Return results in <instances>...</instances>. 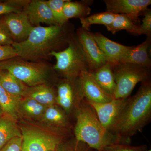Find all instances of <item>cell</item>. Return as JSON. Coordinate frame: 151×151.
Instances as JSON below:
<instances>
[{"label": "cell", "instance_id": "1", "mask_svg": "<svg viewBox=\"0 0 151 151\" xmlns=\"http://www.w3.org/2000/svg\"><path fill=\"white\" fill-rule=\"evenodd\" d=\"M151 119V79L141 83L136 94L128 103L110 132L121 144L129 145L131 138L141 132Z\"/></svg>", "mask_w": 151, "mask_h": 151}, {"label": "cell", "instance_id": "2", "mask_svg": "<svg viewBox=\"0 0 151 151\" xmlns=\"http://www.w3.org/2000/svg\"><path fill=\"white\" fill-rule=\"evenodd\" d=\"M65 25L34 27L26 39L14 42L12 46L18 57L25 60L38 61L46 58L52 52L58 51L68 44L71 35L64 27Z\"/></svg>", "mask_w": 151, "mask_h": 151}, {"label": "cell", "instance_id": "3", "mask_svg": "<svg viewBox=\"0 0 151 151\" xmlns=\"http://www.w3.org/2000/svg\"><path fill=\"white\" fill-rule=\"evenodd\" d=\"M75 138L86 143L92 150L103 151L107 146L121 144L118 138L105 129L93 108L84 99L75 113Z\"/></svg>", "mask_w": 151, "mask_h": 151}, {"label": "cell", "instance_id": "4", "mask_svg": "<svg viewBox=\"0 0 151 151\" xmlns=\"http://www.w3.org/2000/svg\"><path fill=\"white\" fill-rule=\"evenodd\" d=\"M50 56L56 59L55 70L66 79L77 78L83 71H89L87 60L76 36L70 35L67 47L62 51L52 52Z\"/></svg>", "mask_w": 151, "mask_h": 151}, {"label": "cell", "instance_id": "5", "mask_svg": "<svg viewBox=\"0 0 151 151\" xmlns=\"http://www.w3.org/2000/svg\"><path fill=\"white\" fill-rule=\"evenodd\" d=\"M116 89L113 99H125L130 97L139 82L150 79V68L129 63H119L112 66Z\"/></svg>", "mask_w": 151, "mask_h": 151}, {"label": "cell", "instance_id": "6", "mask_svg": "<svg viewBox=\"0 0 151 151\" xmlns=\"http://www.w3.org/2000/svg\"><path fill=\"white\" fill-rule=\"evenodd\" d=\"M0 70L8 71L29 87L45 84L47 77L45 64L29 62L19 57L0 62Z\"/></svg>", "mask_w": 151, "mask_h": 151}, {"label": "cell", "instance_id": "7", "mask_svg": "<svg viewBox=\"0 0 151 151\" xmlns=\"http://www.w3.org/2000/svg\"><path fill=\"white\" fill-rule=\"evenodd\" d=\"M22 151H56L64 134H48L38 129L22 128Z\"/></svg>", "mask_w": 151, "mask_h": 151}, {"label": "cell", "instance_id": "8", "mask_svg": "<svg viewBox=\"0 0 151 151\" xmlns=\"http://www.w3.org/2000/svg\"><path fill=\"white\" fill-rule=\"evenodd\" d=\"M57 87L56 104L60 106L67 115L74 110L76 113L84 99L79 76L73 79L65 78Z\"/></svg>", "mask_w": 151, "mask_h": 151}, {"label": "cell", "instance_id": "9", "mask_svg": "<svg viewBox=\"0 0 151 151\" xmlns=\"http://www.w3.org/2000/svg\"><path fill=\"white\" fill-rule=\"evenodd\" d=\"M76 37L87 60L89 72H93L108 62L94 39L93 33L81 27Z\"/></svg>", "mask_w": 151, "mask_h": 151}, {"label": "cell", "instance_id": "10", "mask_svg": "<svg viewBox=\"0 0 151 151\" xmlns=\"http://www.w3.org/2000/svg\"><path fill=\"white\" fill-rule=\"evenodd\" d=\"M129 97L125 99H113L103 103H93L85 100L93 108L103 127L110 132L128 103Z\"/></svg>", "mask_w": 151, "mask_h": 151}, {"label": "cell", "instance_id": "11", "mask_svg": "<svg viewBox=\"0 0 151 151\" xmlns=\"http://www.w3.org/2000/svg\"><path fill=\"white\" fill-rule=\"evenodd\" d=\"M3 21L13 40L17 42L26 39L34 27L30 22L24 10L5 15Z\"/></svg>", "mask_w": 151, "mask_h": 151}, {"label": "cell", "instance_id": "12", "mask_svg": "<svg viewBox=\"0 0 151 151\" xmlns=\"http://www.w3.org/2000/svg\"><path fill=\"white\" fill-rule=\"evenodd\" d=\"M106 11L115 14L127 15L139 18L141 13L150 5L151 0H104Z\"/></svg>", "mask_w": 151, "mask_h": 151}, {"label": "cell", "instance_id": "13", "mask_svg": "<svg viewBox=\"0 0 151 151\" xmlns=\"http://www.w3.org/2000/svg\"><path fill=\"white\" fill-rule=\"evenodd\" d=\"M84 99L90 102L98 103H107L113 97L106 93L97 84L90 72L85 70L79 76Z\"/></svg>", "mask_w": 151, "mask_h": 151}, {"label": "cell", "instance_id": "14", "mask_svg": "<svg viewBox=\"0 0 151 151\" xmlns=\"http://www.w3.org/2000/svg\"><path fill=\"white\" fill-rule=\"evenodd\" d=\"M97 45L112 66L119 64L123 55L132 46H126L111 40L100 32L94 33Z\"/></svg>", "mask_w": 151, "mask_h": 151}, {"label": "cell", "instance_id": "15", "mask_svg": "<svg viewBox=\"0 0 151 151\" xmlns=\"http://www.w3.org/2000/svg\"><path fill=\"white\" fill-rule=\"evenodd\" d=\"M24 12L32 25L45 23L50 26L58 25L46 1H30Z\"/></svg>", "mask_w": 151, "mask_h": 151}, {"label": "cell", "instance_id": "16", "mask_svg": "<svg viewBox=\"0 0 151 151\" xmlns=\"http://www.w3.org/2000/svg\"><path fill=\"white\" fill-rule=\"evenodd\" d=\"M151 43V37H147L144 42L128 50L120 60L119 63H129L150 68L151 60L148 49Z\"/></svg>", "mask_w": 151, "mask_h": 151}, {"label": "cell", "instance_id": "17", "mask_svg": "<svg viewBox=\"0 0 151 151\" xmlns=\"http://www.w3.org/2000/svg\"><path fill=\"white\" fill-rule=\"evenodd\" d=\"M56 96L53 89L45 84L32 87L28 86L24 98L33 99L48 107L56 104Z\"/></svg>", "mask_w": 151, "mask_h": 151}, {"label": "cell", "instance_id": "18", "mask_svg": "<svg viewBox=\"0 0 151 151\" xmlns=\"http://www.w3.org/2000/svg\"><path fill=\"white\" fill-rule=\"evenodd\" d=\"M90 73L101 88L113 97L116 85L111 64L107 62L102 67Z\"/></svg>", "mask_w": 151, "mask_h": 151}, {"label": "cell", "instance_id": "19", "mask_svg": "<svg viewBox=\"0 0 151 151\" xmlns=\"http://www.w3.org/2000/svg\"><path fill=\"white\" fill-rule=\"evenodd\" d=\"M138 19L139 18L127 15L116 14L113 22L106 28L108 31L113 34L122 30H125L132 34L141 35L142 34L140 28V25L138 24L137 22Z\"/></svg>", "mask_w": 151, "mask_h": 151}, {"label": "cell", "instance_id": "20", "mask_svg": "<svg viewBox=\"0 0 151 151\" xmlns=\"http://www.w3.org/2000/svg\"><path fill=\"white\" fill-rule=\"evenodd\" d=\"M0 84L7 92L15 97L22 99L28 86L11 73L0 70Z\"/></svg>", "mask_w": 151, "mask_h": 151}, {"label": "cell", "instance_id": "21", "mask_svg": "<svg viewBox=\"0 0 151 151\" xmlns=\"http://www.w3.org/2000/svg\"><path fill=\"white\" fill-rule=\"evenodd\" d=\"M17 137H22V135L15 120L6 115L0 117V150L8 142Z\"/></svg>", "mask_w": 151, "mask_h": 151}, {"label": "cell", "instance_id": "22", "mask_svg": "<svg viewBox=\"0 0 151 151\" xmlns=\"http://www.w3.org/2000/svg\"><path fill=\"white\" fill-rule=\"evenodd\" d=\"M92 1H66L63 6V14L66 20L73 18H84L89 16Z\"/></svg>", "mask_w": 151, "mask_h": 151}, {"label": "cell", "instance_id": "23", "mask_svg": "<svg viewBox=\"0 0 151 151\" xmlns=\"http://www.w3.org/2000/svg\"><path fill=\"white\" fill-rule=\"evenodd\" d=\"M21 98L15 97L7 92L0 84V105L4 115L16 120L19 116Z\"/></svg>", "mask_w": 151, "mask_h": 151}, {"label": "cell", "instance_id": "24", "mask_svg": "<svg viewBox=\"0 0 151 151\" xmlns=\"http://www.w3.org/2000/svg\"><path fill=\"white\" fill-rule=\"evenodd\" d=\"M66 113L55 105L47 107L42 116L45 122L58 129H65L69 127Z\"/></svg>", "mask_w": 151, "mask_h": 151}, {"label": "cell", "instance_id": "25", "mask_svg": "<svg viewBox=\"0 0 151 151\" xmlns=\"http://www.w3.org/2000/svg\"><path fill=\"white\" fill-rule=\"evenodd\" d=\"M116 15L106 11L80 19L81 27L90 31V27L93 24L103 25L107 27L113 22Z\"/></svg>", "mask_w": 151, "mask_h": 151}, {"label": "cell", "instance_id": "26", "mask_svg": "<svg viewBox=\"0 0 151 151\" xmlns=\"http://www.w3.org/2000/svg\"><path fill=\"white\" fill-rule=\"evenodd\" d=\"M47 107L32 99L24 98L21 100L19 110L27 116L34 118L42 117Z\"/></svg>", "mask_w": 151, "mask_h": 151}, {"label": "cell", "instance_id": "27", "mask_svg": "<svg viewBox=\"0 0 151 151\" xmlns=\"http://www.w3.org/2000/svg\"><path fill=\"white\" fill-rule=\"evenodd\" d=\"M29 1L27 0H10L0 2V16L23 12Z\"/></svg>", "mask_w": 151, "mask_h": 151}, {"label": "cell", "instance_id": "28", "mask_svg": "<svg viewBox=\"0 0 151 151\" xmlns=\"http://www.w3.org/2000/svg\"><path fill=\"white\" fill-rule=\"evenodd\" d=\"M65 1V0H49L46 1L56 22L60 26L64 25L67 22L63 14V6Z\"/></svg>", "mask_w": 151, "mask_h": 151}, {"label": "cell", "instance_id": "29", "mask_svg": "<svg viewBox=\"0 0 151 151\" xmlns=\"http://www.w3.org/2000/svg\"><path fill=\"white\" fill-rule=\"evenodd\" d=\"M92 150L86 143L77 140L75 138L73 142H62L58 147L56 151H92Z\"/></svg>", "mask_w": 151, "mask_h": 151}, {"label": "cell", "instance_id": "30", "mask_svg": "<svg viewBox=\"0 0 151 151\" xmlns=\"http://www.w3.org/2000/svg\"><path fill=\"white\" fill-rule=\"evenodd\" d=\"M103 151H149L146 145L132 146L124 144H114L106 147Z\"/></svg>", "mask_w": 151, "mask_h": 151}, {"label": "cell", "instance_id": "31", "mask_svg": "<svg viewBox=\"0 0 151 151\" xmlns=\"http://www.w3.org/2000/svg\"><path fill=\"white\" fill-rule=\"evenodd\" d=\"M14 42L3 19H0V45H12Z\"/></svg>", "mask_w": 151, "mask_h": 151}, {"label": "cell", "instance_id": "32", "mask_svg": "<svg viewBox=\"0 0 151 151\" xmlns=\"http://www.w3.org/2000/svg\"><path fill=\"white\" fill-rule=\"evenodd\" d=\"M142 23L140 25L142 35H147V37H151V11L147 9L145 11Z\"/></svg>", "mask_w": 151, "mask_h": 151}, {"label": "cell", "instance_id": "33", "mask_svg": "<svg viewBox=\"0 0 151 151\" xmlns=\"http://www.w3.org/2000/svg\"><path fill=\"white\" fill-rule=\"evenodd\" d=\"M18 57L12 45H0V62Z\"/></svg>", "mask_w": 151, "mask_h": 151}, {"label": "cell", "instance_id": "34", "mask_svg": "<svg viewBox=\"0 0 151 151\" xmlns=\"http://www.w3.org/2000/svg\"><path fill=\"white\" fill-rule=\"evenodd\" d=\"M22 137L14 138L8 142L0 151H22Z\"/></svg>", "mask_w": 151, "mask_h": 151}, {"label": "cell", "instance_id": "35", "mask_svg": "<svg viewBox=\"0 0 151 151\" xmlns=\"http://www.w3.org/2000/svg\"><path fill=\"white\" fill-rule=\"evenodd\" d=\"M4 115V114L2 109L1 107V105H0V117L3 116Z\"/></svg>", "mask_w": 151, "mask_h": 151}]
</instances>
